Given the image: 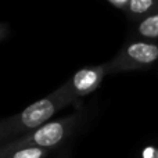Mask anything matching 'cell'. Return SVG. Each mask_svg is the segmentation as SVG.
Segmentation results:
<instances>
[{
	"label": "cell",
	"mask_w": 158,
	"mask_h": 158,
	"mask_svg": "<svg viewBox=\"0 0 158 158\" xmlns=\"http://www.w3.org/2000/svg\"><path fill=\"white\" fill-rule=\"evenodd\" d=\"M74 101L75 100L65 90V87L61 86L60 89L53 92L52 94L31 104L21 114L14 117L10 121V125H8L11 126L10 132H15V133L21 132L22 133V132L35 131V129L40 128L42 125L49 122V119L57 111H60L61 108L67 107Z\"/></svg>",
	"instance_id": "obj_1"
},
{
	"label": "cell",
	"mask_w": 158,
	"mask_h": 158,
	"mask_svg": "<svg viewBox=\"0 0 158 158\" xmlns=\"http://www.w3.org/2000/svg\"><path fill=\"white\" fill-rule=\"evenodd\" d=\"M158 61V42L156 40H135L126 42L119 52L104 64L107 75L129 71L150 69Z\"/></svg>",
	"instance_id": "obj_2"
},
{
	"label": "cell",
	"mask_w": 158,
	"mask_h": 158,
	"mask_svg": "<svg viewBox=\"0 0 158 158\" xmlns=\"http://www.w3.org/2000/svg\"><path fill=\"white\" fill-rule=\"evenodd\" d=\"M81 121V114H74L57 121H52V122H47L42 125L40 128L29 132L27 136L8 146H13V147H39L50 150V148L57 147L58 144L65 142L77 131Z\"/></svg>",
	"instance_id": "obj_3"
},
{
	"label": "cell",
	"mask_w": 158,
	"mask_h": 158,
	"mask_svg": "<svg viewBox=\"0 0 158 158\" xmlns=\"http://www.w3.org/2000/svg\"><path fill=\"white\" fill-rule=\"evenodd\" d=\"M106 77L107 72L106 68H104V64L90 65L86 67V68L79 69L77 74H74V77L63 86L71 94V97L74 100H77L79 97H83V96H87L94 92L101 85V82L104 81Z\"/></svg>",
	"instance_id": "obj_4"
},
{
	"label": "cell",
	"mask_w": 158,
	"mask_h": 158,
	"mask_svg": "<svg viewBox=\"0 0 158 158\" xmlns=\"http://www.w3.org/2000/svg\"><path fill=\"white\" fill-rule=\"evenodd\" d=\"M108 4L122 11L136 24L158 13V0H108Z\"/></svg>",
	"instance_id": "obj_5"
},
{
	"label": "cell",
	"mask_w": 158,
	"mask_h": 158,
	"mask_svg": "<svg viewBox=\"0 0 158 158\" xmlns=\"http://www.w3.org/2000/svg\"><path fill=\"white\" fill-rule=\"evenodd\" d=\"M50 150L39 147H13L6 146L0 151V158H46Z\"/></svg>",
	"instance_id": "obj_6"
},
{
	"label": "cell",
	"mask_w": 158,
	"mask_h": 158,
	"mask_svg": "<svg viewBox=\"0 0 158 158\" xmlns=\"http://www.w3.org/2000/svg\"><path fill=\"white\" fill-rule=\"evenodd\" d=\"M135 35L142 40H157L158 39V13L137 22Z\"/></svg>",
	"instance_id": "obj_7"
},
{
	"label": "cell",
	"mask_w": 158,
	"mask_h": 158,
	"mask_svg": "<svg viewBox=\"0 0 158 158\" xmlns=\"http://www.w3.org/2000/svg\"><path fill=\"white\" fill-rule=\"evenodd\" d=\"M6 36V28L3 25H0V39H3Z\"/></svg>",
	"instance_id": "obj_8"
}]
</instances>
